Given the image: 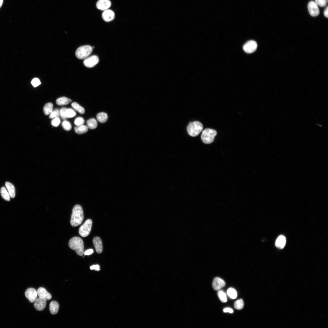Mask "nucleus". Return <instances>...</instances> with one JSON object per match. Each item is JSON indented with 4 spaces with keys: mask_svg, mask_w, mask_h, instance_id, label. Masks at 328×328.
<instances>
[{
    "mask_svg": "<svg viewBox=\"0 0 328 328\" xmlns=\"http://www.w3.org/2000/svg\"><path fill=\"white\" fill-rule=\"evenodd\" d=\"M315 1L316 5L321 7H325L326 5L327 2L326 0H315Z\"/></svg>",
    "mask_w": 328,
    "mask_h": 328,
    "instance_id": "obj_35",
    "label": "nucleus"
},
{
    "mask_svg": "<svg viewBox=\"0 0 328 328\" xmlns=\"http://www.w3.org/2000/svg\"><path fill=\"white\" fill-rule=\"evenodd\" d=\"M0 193L2 198L4 200L7 201H9L10 200V197L9 194L5 187H2L1 188L0 190Z\"/></svg>",
    "mask_w": 328,
    "mask_h": 328,
    "instance_id": "obj_26",
    "label": "nucleus"
},
{
    "mask_svg": "<svg viewBox=\"0 0 328 328\" xmlns=\"http://www.w3.org/2000/svg\"><path fill=\"white\" fill-rule=\"evenodd\" d=\"M71 105L74 110L78 111L80 114H83L84 113L85 110L84 108L80 106L76 102L72 103Z\"/></svg>",
    "mask_w": 328,
    "mask_h": 328,
    "instance_id": "obj_25",
    "label": "nucleus"
},
{
    "mask_svg": "<svg viewBox=\"0 0 328 328\" xmlns=\"http://www.w3.org/2000/svg\"><path fill=\"white\" fill-rule=\"evenodd\" d=\"M59 307L58 303L56 301H51L50 304L49 308L51 314L53 315L56 314L58 312Z\"/></svg>",
    "mask_w": 328,
    "mask_h": 328,
    "instance_id": "obj_18",
    "label": "nucleus"
},
{
    "mask_svg": "<svg viewBox=\"0 0 328 328\" xmlns=\"http://www.w3.org/2000/svg\"><path fill=\"white\" fill-rule=\"evenodd\" d=\"M223 311L224 313L229 312L232 313L233 312V310L231 308H226L223 309Z\"/></svg>",
    "mask_w": 328,
    "mask_h": 328,
    "instance_id": "obj_40",
    "label": "nucleus"
},
{
    "mask_svg": "<svg viewBox=\"0 0 328 328\" xmlns=\"http://www.w3.org/2000/svg\"><path fill=\"white\" fill-rule=\"evenodd\" d=\"M257 44L254 40H251L246 43L243 46L244 51L247 53H251L255 51L257 49Z\"/></svg>",
    "mask_w": 328,
    "mask_h": 328,
    "instance_id": "obj_8",
    "label": "nucleus"
},
{
    "mask_svg": "<svg viewBox=\"0 0 328 328\" xmlns=\"http://www.w3.org/2000/svg\"><path fill=\"white\" fill-rule=\"evenodd\" d=\"M3 1V0H0V8L2 6V5Z\"/></svg>",
    "mask_w": 328,
    "mask_h": 328,
    "instance_id": "obj_42",
    "label": "nucleus"
},
{
    "mask_svg": "<svg viewBox=\"0 0 328 328\" xmlns=\"http://www.w3.org/2000/svg\"><path fill=\"white\" fill-rule=\"evenodd\" d=\"M72 101L71 100L66 97H63L57 99L56 101V104L59 105H67Z\"/></svg>",
    "mask_w": 328,
    "mask_h": 328,
    "instance_id": "obj_21",
    "label": "nucleus"
},
{
    "mask_svg": "<svg viewBox=\"0 0 328 328\" xmlns=\"http://www.w3.org/2000/svg\"><path fill=\"white\" fill-rule=\"evenodd\" d=\"M98 121L101 123H105L108 119L107 114L104 112H101L98 113L96 116Z\"/></svg>",
    "mask_w": 328,
    "mask_h": 328,
    "instance_id": "obj_22",
    "label": "nucleus"
},
{
    "mask_svg": "<svg viewBox=\"0 0 328 328\" xmlns=\"http://www.w3.org/2000/svg\"><path fill=\"white\" fill-rule=\"evenodd\" d=\"M5 186L7 189L10 196L12 198H14L15 196V189L13 185L7 182L5 183Z\"/></svg>",
    "mask_w": 328,
    "mask_h": 328,
    "instance_id": "obj_19",
    "label": "nucleus"
},
{
    "mask_svg": "<svg viewBox=\"0 0 328 328\" xmlns=\"http://www.w3.org/2000/svg\"><path fill=\"white\" fill-rule=\"evenodd\" d=\"M93 242L96 252L98 254L102 253L103 245L101 239L98 237H95L93 238Z\"/></svg>",
    "mask_w": 328,
    "mask_h": 328,
    "instance_id": "obj_14",
    "label": "nucleus"
},
{
    "mask_svg": "<svg viewBox=\"0 0 328 328\" xmlns=\"http://www.w3.org/2000/svg\"><path fill=\"white\" fill-rule=\"evenodd\" d=\"M217 134V132L215 130L209 128H206L202 133L201 139L204 143L209 144L214 141Z\"/></svg>",
    "mask_w": 328,
    "mask_h": 328,
    "instance_id": "obj_4",
    "label": "nucleus"
},
{
    "mask_svg": "<svg viewBox=\"0 0 328 328\" xmlns=\"http://www.w3.org/2000/svg\"><path fill=\"white\" fill-rule=\"evenodd\" d=\"M226 283L224 280L219 277H215L213 280L212 287L215 290H219L224 287Z\"/></svg>",
    "mask_w": 328,
    "mask_h": 328,
    "instance_id": "obj_11",
    "label": "nucleus"
},
{
    "mask_svg": "<svg viewBox=\"0 0 328 328\" xmlns=\"http://www.w3.org/2000/svg\"><path fill=\"white\" fill-rule=\"evenodd\" d=\"M53 104L51 103L46 104L43 108V111L45 115H48L53 111Z\"/></svg>",
    "mask_w": 328,
    "mask_h": 328,
    "instance_id": "obj_24",
    "label": "nucleus"
},
{
    "mask_svg": "<svg viewBox=\"0 0 328 328\" xmlns=\"http://www.w3.org/2000/svg\"><path fill=\"white\" fill-rule=\"evenodd\" d=\"M60 116V111L58 109H55L50 113L49 118L53 119L55 118L59 117Z\"/></svg>",
    "mask_w": 328,
    "mask_h": 328,
    "instance_id": "obj_31",
    "label": "nucleus"
},
{
    "mask_svg": "<svg viewBox=\"0 0 328 328\" xmlns=\"http://www.w3.org/2000/svg\"><path fill=\"white\" fill-rule=\"evenodd\" d=\"M203 128L202 124L197 121L190 122L187 126V130L188 134L192 137L198 135Z\"/></svg>",
    "mask_w": 328,
    "mask_h": 328,
    "instance_id": "obj_3",
    "label": "nucleus"
},
{
    "mask_svg": "<svg viewBox=\"0 0 328 328\" xmlns=\"http://www.w3.org/2000/svg\"><path fill=\"white\" fill-rule=\"evenodd\" d=\"M228 296L232 299H235L237 296V292L236 290L233 288H229L227 291Z\"/></svg>",
    "mask_w": 328,
    "mask_h": 328,
    "instance_id": "obj_27",
    "label": "nucleus"
},
{
    "mask_svg": "<svg viewBox=\"0 0 328 328\" xmlns=\"http://www.w3.org/2000/svg\"><path fill=\"white\" fill-rule=\"evenodd\" d=\"M34 302V308L39 311L43 310L46 305V301L39 297L36 298Z\"/></svg>",
    "mask_w": 328,
    "mask_h": 328,
    "instance_id": "obj_12",
    "label": "nucleus"
},
{
    "mask_svg": "<svg viewBox=\"0 0 328 328\" xmlns=\"http://www.w3.org/2000/svg\"><path fill=\"white\" fill-rule=\"evenodd\" d=\"M326 2H328V0H326Z\"/></svg>",
    "mask_w": 328,
    "mask_h": 328,
    "instance_id": "obj_43",
    "label": "nucleus"
},
{
    "mask_svg": "<svg viewBox=\"0 0 328 328\" xmlns=\"http://www.w3.org/2000/svg\"><path fill=\"white\" fill-rule=\"evenodd\" d=\"M25 294L26 297L31 303L34 302L37 296V291L35 289L32 288L27 289L25 291Z\"/></svg>",
    "mask_w": 328,
    "mask_h": 328,
    "instance_id": "obj_9",
    "label": "nucleus"
},
{
    "mask_svg": "<svg viewBox=\"0 0 328 328\" xmlns=\"http://www.w3.org/2000/svg\"><path fill=\"white\" fill-rule=\"evenodd\" d=\"M91 270H94L96 271H99L100 270V266L98 265H93L90 267Z\"/></svg>",
    "mask_w": 328,
    "mask_h": 328,
    "instance_id": "obj_39",
    "label": "nucleus"
},
{
    "mask_svg": "<svg viewBox=\"0 0 328 328\" xmlns=\"http://www.w3.org/2000/svg\"><path fill=\"white\" fill-rule=\"evenodd\" d=\"M37 295L39 297L46 300H48L52 298L51 295L44 288L40 287L37 290Z\"/></svg>",
    "mask_w": 328,
    "mask_h": 328,
    "instance_id": "obj_13",
    "label": "nucleus"
},
{
    "mask_svg": "<svg viewBox=\"0 0 328 328\" xmlns=\"http://www.w3.org/2000/svg\"><path fill=\"white\" fill-rule=\"evenodd\" d=\"M84 219L83 211L82 207L78 204L75 205L72 210L70 224L73 227L80 224Z\"/></svg>",
    "mask_w": 328,
    "mask_h": 328,
    "instance_id": "obj_1",
    "label": "nucleus"
},
{
    "mask_svg": "<svg viewBox=\"0 0 328 328\" xmlns=\"http://www.w3.org/2000/svg\"><path fill=\"white\" fill-rule=\"evenodd\" d=\"M92 224V220L88 219L80 227L79 230V233L81 236L85 237L89 235L91 232Z\"/></svg>",
    "mask_w": 328,
    "mask_h": 328,
    "instance_id": "obj_6",
    "label": "nucleus"
},
{
    "mask_svg": "<svg viewBox=\"0 0 328 328\" xmlns=\"http://www.w3.org/2000/svg\"><path fill=\"white\" fill-rule=\"evenodd\" d=\"M92 51L93 48L90 46H82L77 49L75 55L78 59H83L87 58L91 53Z\"/></svg>",
    "mask_w": 328,
    "mask_h": 328,
    "instance_id": "obj_5",
    "label": "nucleus"
},
{
    "mask_svg": "<svg viewBox=\"0 0 328 328\" xmlns=\"http://www.w3.org/2000/svg\"><path fill=\"white\" fill-rule=\"evenodd\" d=\"M84 120L83 118L79 117L75 119L74 123L75 125L78 126L83 125L84 123Z\"/></svg>",
    "mask_w": 328,
    "mask_h": 328,
    "instance_id": "obj_33",
    "label": "nucleus"
},
{
    "mask_svg": "<svg viewBox=\"0 0 328 328\" xmlns=\"http://www.w3.org/2000/svg\"><path fill=\"white\" fill-rule=\"evenodd\" d=\"M103 19L106 22L112 20L114 18V13L111 10L106 9L104 10L102 13Z\"/></svg>",
    "mask_w": 328,
    "mask_h": 328,
    "instance_id": "obj_16",
    "label": "nucleus"
},
{
    "mask_svg": "<svg viewBox=\"0 0 328 328\" xmlns=\"http://www.w3.org/2000/svg\"><path fill=\"white\" fill-rule=\"evenodd\" d=\"M70 248L74 250L80 256L84 254V242L82 239L78 237H74L71 238L68 243Z\"/></svg>",
    "mask_w": 328,
    "mask_h": 328,
    "instance_id": "obj_2",
    "label": "nucleus"
},
{
    "mask_svg": "<svg viewBox=\"0 0 328 328\" xmlns=\"http://www.w3.org/2000/svg\"><path fill=\"white\" fill-rule=\"evenodd\" d=\"M76 114L75 111L72 108H67L66 111V115L67 118H72Z\"/></svg>",
    "mask_w": 328,
    "mask_h": 328,
    "instance_id": "obj_30",
    "label": "nucleus"
},
{
    "mask_svg": "<svg viewBox=\"0 0 328 328\" xmlns=\"http://www.w3.org/2000/svg\"><path fill=\"white\" fill-rule=\"evenodd\" d=\"M31 84L33 87H36L39 85L41 82L38 78H35L32 80Z\"/></svg>",
    "mask_w": 328,
    "mask_h": 328,
    "instance_id": "obj_37",
    "label": "nucleus"
},
{
    "mask_svg": "<svg viewBox=\"0 0 328 328\" xmlns=\"http://www.w3.org/2000/svg\"><path fill=\"white\" fill-rule=\"evenodd\" d=\"M111 3L109 0H99L97 3V9L101 10H106L111 6Z\"/></svg>",
    "mask_w": 328,
    "mask_h": 328,
    "instance_id": "obj_15",
    "label": "nucleus"
},
{
    "mask_svg": "<svg viewBox=\"0 0 328 328\" xmlns=\"http://www.w3.org/2000/svg\"><path fill=\"white\" fill-rule=\"evenodd\" d=\"M86 124L88 128L91 129L96 128L97 126V123L96 120L93 118L87 120Z\"/></svg>",
    "mask_w": 328,
    "mask_h": 328,
    "instance_id": "obj_23",
    "label": "nucleus"
},
{
    "mask_svg": "<svg viewBox=\"0 0 328 328\" xmlns=\"http://www.w3.org/2000/svg\"><path fill=\"white\" fill-rule=\"evenodd\" d=\"M60 123V120L58 117L55 118L52 120L51 124L52 125L55 127L58 126Z\"/></svg>",
    "mask_w": 328,
    "mask_h": 328,
    "instance_id": "obj_34",
    "label": "nucleus"
},
{
    "mask_svg": "<svg viewBox=\"0 0 328 328\" xmlns=\"http://www.w3.org/2000/svg\"><path fill=\"white\" fill-rule=\"evenodd\" d=\"M98 57L96 55H93L86 58L84 61V65L88 68L94 67L99 62Z\"/></svg>",
    "mask_w": 328,
    "mask_h": 328,
    "instance_id": "obj_7",
    "label": "nucleus"
},
{
    "mask_svg": "<svg viewBox=\"0 0 328 328\" xmlns=\"http://www.w3.org/2000/svg\"><path fill=\"white\" fill-rule=\"evenodd\" d=\"M61 125L63 128L67 131L70 130L72 128L71 125L70 123L66 120H64L63 121Z\"/></svg>",
    "mask_w": 328,
    "mask_h": 328,
    "instance_id": "obj_32",
    "label": "nucleus"
},
{
    "mask_svg": "<svg viewBox=\"0 0 328 328\" xmlns=\"http://www.w3.org/2000/svg\"><path fill=\"white\" fill-rule=\"evenodd\" d=\"M244 303L241 299H240L235 301L234 304V307L238 310H241L243 308Z\"/></svg>",
    "mask_w": 328,
    "mask_h": 328,
    "instance_id": "obj_29",
    "label": "nucleus"
},
{
    "mask_svg": "<svg viewBox=\"0 0 328 328\" xmlns=\"http://www.w3.org/2000/svg\"><path fill=\"white\" fill-rule=\"evenodd\" d=\"M328 6H327V7L325 9V10L324 11V15L327 18H328Z\"/></svg>",
    "mask_w": 328,
    "mask_h": 328,
    "instance_id": "obj_41",
    "label": "nucleus"
},
{
    "mask_svg": "<svg viewBox=\"0 0 328 328\" xmlns=\"http://www.w3.org/2000/svg\"><path fill=\"white\" fill-rule=\"evenodd\" d=\"M308 8L309 13L312 16L315 17L319 15V10L317 5L314 1H311L308 5Z\"/></svg>",
    "mask_w": 328,
    "mask_h": 328,
    "instance_id": "obj_10",
    "label": "nucleus"
},
{
    "mask_svg": "<svg viewBox=\"0 0 328 328\" xmlns=\"http://www.w3.org/2000/svg\"><path fill=\"white\" fill-rule=\"evenodd\" d=\"M67 109L66 108H63L60 110V116L63 120H65L67 118L66 115V111Z\"/></svg>",
    "mask_w": 328,
    "mask_h": 328,
    "instance_id": "obj_36",
    "label": "nucleus"
},
{
    "mask_svg": "<svg viewBox=\"0 0 328 328\" xmlns=\"http://www.w3.org/2000/svg\"><path fill=\"white\" fill-rule=\"evenodd\" d=\"M74 129L77 134L81 135L87 132L88 128L87 126L82 125L75 127Z\"/></svg>",
    "mask_w": 328,
    "mask_h": 328,
    "instance_id": "obj_20",
    "label": "nucleus"
},
{
    "mask_svg": "<svg viewBox=\"0 0 328 328\" xmlns=\"http://www.w3.org/2000/svg\"><path fill=\"white\" fill-rule=\"evenodd\" d=\"M286 242V239L285 236L283 235H281L279 236L276 239L275 245L278 248L282 249L285 246Z\"/></svg>",
    "mask_w": 328,
    "mask_h": 328,
    "instance_id": "obj_17",
    "label": "nucleus"
},
{
    "mask_svg": "<svg viewBox=\"0 0 328 328\" xmlns=\"http://www.w3.org/2000/svg\"><path fill=\"white\" fill-rule=\"evenodd\" d=\"M217 295L221 302L224 303L227 301L226 294L223 290H219L217 292Z\"/></svg>",
    "mask_w": 328,
    "mask_h": 328,
    "instance_id": "obj_28",
    "label": "nucleus"
},
{
    "mask_svg": "<svg viewBox=\"0 0 328 328\" xmlns=\"http://www.w3.org/2000/svg\"><path fill=\"white\" fill-rule=\"evenodd\" d=\"M94 252L93 250L90 249L86 250L84 253V255H91Z\"/></svg>",
    "mask_w": 328,
    "mask_h": 328,
    "instance_id": "obj_38",
    "label": "nucleus"
}]
</instances>
